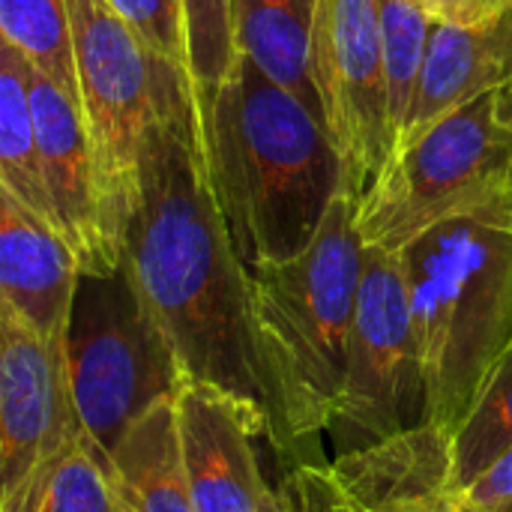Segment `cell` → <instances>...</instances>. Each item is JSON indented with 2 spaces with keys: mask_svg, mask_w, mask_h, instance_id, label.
Returning <instances> with one entry per match:
<instances>
[{
  "mask_svg": "<svg viewBox=\"0 0 512 512\" xmlns=\"http://www.w3.org/2000/svg\"><path fill=\"white\" fill-rule=\"evenodd\" d=\"M123 270L165 333L183 381L231 399L258 438L300 456L258 324L252 273L210 183L198 96L144 138Z\"/></svg>",
  "mask_w": 512,
  "mask_h": 512,
  "instance_id": "cell-1",
  "label": "cell"
},
{
  "mask_svg": "<svg viewBox=\"0 0 512 512\" xmlns=\"http://www.w3.org/2000/svg\"><path fill=\"white\" fill-rule=\"evenodd\" d=\"M198 108L210 183L249 273L300 255L348 189L324 117L246 57Z\"/></svg>",
  "mask_w": 512,
  "mask_h": 512,
  "instance_id": "cell-2",
  "label": "cell"
},
{
  "mask_svg": "<svg viewBox=\"0 0 512 512\" xmlns=\"http://www.w3.org/2000/svg\"><path fill=\"white\" fill-rule=\"evenodd\" d=\"M399 258L423 360L426 423L453 435L512 345V222L453 219L420 234Z\"/></svg>",
  "mask_w": 512,
  "mask_h": 512,
  "instance_id": "cell-3",
  "label": "cell"
},
{
  "mask_svg": "<svg viewBox=\"0 0 512 512\" xmlns=\"http://www.w3.org/2000/svg\"><path fill=\"white\" fill-rule=\"evenodd\" d=\"M357 204L342 189L300 255L252 270L258 324L300 450L330 432L345 387L366 255Z\"/></svg>",
  "mask_w": 512,
  "mask_h": 512,
  "instance_id": "cell-4",
  "label": "cell"
},
{
  "mask_svg": "<svg viewBox=\"0 0 512 512\" xmlns=\"http://www.w3.org/2000/svg\"><path fill=\"white\" fill-rule=\"evenodd\" d=\"M453 219L512 222V126L498 93L399 144L357 204L363 243L387 252Z\"/></svg>",
  "mask_w": 512,
  "mask_h": 512,
  "instance_id": "cell-5",
  "label": "cell"
},
{
  "mask_svg": "<svg viewBox=\"0 0 512 512\" xmlns=\"http://www.w3.org/2000/svg\"><path fill=\"white\" fill-rule=\"evenodd\" d=\"M63 357L81 429L108 456L144 411L183 384L165 333L123 267L81 276Z\"/></svg>",
  "mask_w": 512,
  "mask_h": 512,
  "instance_id": "cell-6",
  "label": "cell"
},
{
  "mask_svg": "<svg viewBox=\"0 0 512 512\" xmlns=\"http://www.w3.org/2000/svg\"><path fill=\"white\" fill-rule=\"evenodd\" d=\"M78 102L114 204L129 225L147 132L195 99L186 72L153 54L105 0H69Z\"/></svg>",
  "mask_w": 512,
  "mask_h": 512,
  "instance_id": "cell-7",
  "label": "cell"
},
{
  "mask_svg": "<svg viewBox=\"0 0 512 512\" xmlns=\"http://www.w3.org/2000/svg\"><path fill=\"white\" fill-rule=\"evenodd\" d=\"M426 423L423 360L399 252L366 246L348 372L330 432L345 450Z\"/></svg>",
  "mask_w": 512,
  "mask_h": 512,
  "instance_id": "cell-8",
  "label": "cell"
},
{
  "mask_svg": "<svg viewBox=\"0 0 512 512\" xmlns=\"http://www.w3.org/2000/svg\"><path fill=\"white\" fill-rule=\"evenodd\" d=\"M312 78L348 192L360 201L393 150L378 0H315Z\"/></svg>",
  "mask_w": 512,
  "mask_h": 512,
  "instance_id": "cell-9",
  "label": "cell"
},
{
  "mask_svg": "<svg viewBox=\"0 0 512 512\" xmlns=\"http://www.w3.org/2000/svg\"><path fill=\"white\" fill-rule=\"evenodd\" d=\"M27 78L57 231L84 276H111L123 267L126 222L102 177L81 105L30 66Z\"/></svg>",
  "mask_w": 512,
  "mask_h": 512,
  "instance_id": "cell-10",
  "label": "cell"
},
{
  "mask_svg": "<svg viewBox=\"0 0 512 512\" xmlns=\"http://www.w3.org/2000/svg\"><path fill=\"white\" fill-rule=\"evenodd\" d=\"M438 492H456L453 435L420 423L330 465H300L282 501L288 512H381Z\"/></svg>",
  "mask_w": 512,
  "mask_h": 512,
  "instance_id": "cell-11",
  "label": "cell"
},
{
  "mask_svg": "<svg viewBox=\"0 0 512 512\" xmlns=\"http://www.w3.org/2000/svg\"><path fill=\"white\" fill-rule=\"evenodd\" d=\"M78 435L63 342H45L0 315V498Z\"/></svg>",
  "mask_w": 512,
  "mask_h": 512,
  "instance_id": "cell-12",
  "label": "cell"
},
{
  "mask_svg": "<svg viewBox=\"0 0 512 512\" xmlns=\"http://www.w3.org/2000/svg\"><path fill=\"white\" fill-rule=\"evenodd\" d=\"M177 426L195 512H288L282 492L264 480L252 423L231 399L183 381Z\"/></svg>",
  "mask_w": 512,
  "mask_h": 512,
  "instance_id": "cell-13",
  "label": "cell"
},
{
  "mask_svg": "<svg viewBox=\"0 0 512 512\" xmlns=\"http://www.w3.org/2000/svg\"><path fill=\"white\" fill-rule=\"evenodd\" d=\"M81 276L63 234L0 192V315L45 342H63Z\"/></svg>",
  "mask_w": 512,
  "mask_h": 512,
  "instance_id": "cell-14",
  "label": "cell"
},
{
  "mask_svg": "<svg viewBox=\"0 0 512 512\" xmlns=\"http://www.w3.org/2000/svg\"><path fill=\"white\" fill-rule=\"evenodd\" d=\"M507 84H512V9L504 18L480 27L435 24L417 96L396 147L417 138L444 114L498 93Z\"/></svg>",
  "mask_w": 512,
  "mask_h": 512,
  "instance_id": "cell-15",
  "label": "cell"
},
{
  "mask_svg": "<svg viewBox=\"0 0 512 512\" xmlns=\"http://www.w3.org/2000/svg\"><path fill=\"white\" fill-rule=\"evenodd\" d=\"M111 468L129 512H195L180 447L177 396L156 402L120 435Z\"/></svg>",
  "mask_w": 512,
  "mask_h": 512,
  "instance_id": "cell-16",
  "label": "cell"
},
{
  "mask_svg": "<svg viewBox=\"0 0 512 512\" xmlns=\"http://www.w3.org/2000/svg\"><path fill=\"white\" fill-rule=\"evenodd\" d=\"M312 24L315 0H234L240 57L324 117L312 78Z\"/></svg>",
  "mask_w": 512,
  "mask_h": 512,
  "instance_id": "cell-17",
  "label": "cell"
},
{
  "mask_svg": "<svg viewBox=\"0 0 512 512\" xmlns=\"http://www.w3.org/2000/svg\"><path fill=\"white\" fill-rule=\"evenodd\" d=\"M0 512H129L111 456L84 432L48 456L15 492L0 498Z\"/></svg>",
  "mask_w": 512,
  "mask_h": 512,
  "instance_id": "cell-18",
  "label": "cell"
},
{
  "mask_svg": "<svg viewBox=\"0 0 512 512\" xmlns=\"http://www.w3.org/2000/svg\"><path fill=\"white\" fill-rule=\"evenodd\" d=\"M0 192L57 228L42 174L27 60L6 42H0Z\"/></svg>",
  "mask_w": 512,
  "mask_h": 512,
  "instance_id": "cell-19",
  "label": "cell"
},
{
  "mask_svg": "<svg viewBox=\"0 0 512 512\" xmlns=\"http://www.w3.org/2000/svg\"><path fill=\"white\" fill-rule=\"evenodd\" d=\"M512 450V345L453 432V486L462 495Z\"/></svg>",
  "mask_w": 512,
  "mask_h": 512,
  "instance_id": "cell-20",
  "label": "cell"
},
{
  "mask_svg": "<svg viewBox=\"0 0 512 512\" xmlns=\"http://www.w3.org/2000/svg\"><path fill=\"white\" fill-rule=\"evenodd\" d=\"M0 36L30 69L78 99L69 0H0Z\"/></svg>",
  "mask_w": 512,
  "mask_h": 512,
  "instance_id": "cell-21",
  "label": "cell"
},
{
  "mask_svg": "<svg viewBox=\"0 0 512 512\" xmlns=\"http://www.w3.org/2000/svg\"><path fill=\"white\" fill-rule=\"evenodd\" d=\"M378 9H381V36H384L387 120L396 147L417 96L420 69L435 21L414 0H378Z\"/></svg>",
  "mask_w": 512,
  "mask_h": 512,
  "instance_id": "cell-22",
  "label": "cell"
},
{
  "mask_svg": "<svg viewBox=\"0 0 512 512\" xmlns=\"http://www.w3.org/2000/svg\"><path fill=\"white\" fill-rule=\"evenodd\" d=\"M186 39H189V72L198 102L210 99L237 69V27L234 0H183Z\"/></svg>",
  "mask_w": 512,
  "mask_h": 512,
  "instance_id": "cell-23",
  "label": "cell"
},
{
  "mask_svg": "<svg viewBox=\"0 0 512 512\" xmlns=\"http://www.w3.org/2000/svg\"><path fill=\"white\" fill-rule=\"evenodd\" d=\"M126 27L162 60L189 72V39H186V12L183 0H105Z\"/></svg>",
  "mask_w": 512,
  "mask_h": 512,
  "instance_id": "cell-24",
  "label": "cell"
},
{
  "mask_svg": "<svg viewBox=\"0 0 512 512\" xmlns=\"http://www.w3.org/2000/svg\"><path fill=\"white\" fill-rule=\"evenodd\" d=\"M435 24L453 27H480L504 18L512 9V0H414Z\"/></svg>",
  "mask_w": 512,
  "mask_h": 512,
  "instance_id": "cell-25",
  "label": "cell"
},
{
  "mask_svg": "<svg viewBox=\"0 0 512 512\" xmlns=\"http://www.w3.org/2000/svg\"><path fill=\"white\" fill-rule=\"evenodd\" d=\"M465 504L483 510V507H495L501 501H510L512 498V450L498 462L492 465L471 489L462 492Z\"/></svg>",
  "mask_w": 512,
  "mask_h": 512,
  "instance_id": "cell-26",
  "label": "cell"
},
{
  "mask_svg": "<svg viewBox=\"0 0 512 512\" xmlns=\"http://www.w3.org/2000/svg\"><path fill=\"white\" fill-rule=\"evenodd\" d=\"M381 512H465V501L459 492H438V495H426V498H417V501H408V504Z\"/></svg>",
  "mask_w": 512,
  "mask_h": 512,
  "instance_id": "cell-27",
  "label": "cell"
},
{
  "mask_svg": "<svg viewBox=\"0 0 512 512\" xmlns=\"http://www.w3.org/2000/svg\"><path fill=\"white\" fill-rule=\"evenodd\" d=\"M498 99H501V114H504V120L512 126V84H507L504 90H498Z\"/></svg>",
  "mask_w": 512,
  "mask_h": 512,
  "instance_id": "cell-28",
  "label": "cell"
},
{
  "mask_svg": "<svg viewBox=\"0 0 512 512\" xmlns=\"http://www.w3.org/2000/svg\"><path fill=\"white\" fill-rule=\"evenodd\" d=\"M465 501V498H462ZM468 512H512V498L510 501H501V504H495V507H483V510H477V507H471V504H465Z\"/></svg>",
  "mask_w": 512,
  "mask_h": 512,
  "instance_id": "cell-29",
  "label": "cell"
},
{
  "mask_svg": "<svg viewBox=\"0 0 512 512\" xmlns=\"http://www.w3.org/2000/svg\"><path fill=\"white\" fill-rule=\"evenodd\" d=\"M465 512H468V507H465Z\"/></svg>",
  "mask_w": 512,
  "mask_h": 512,
  "instance_id": "cell-30",
  "label": "cell"
}]
</instances>
